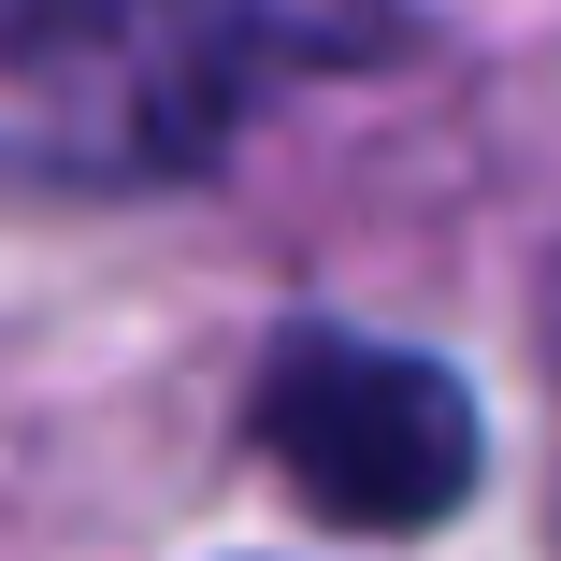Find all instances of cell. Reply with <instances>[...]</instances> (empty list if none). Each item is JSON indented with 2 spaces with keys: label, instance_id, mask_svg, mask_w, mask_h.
Returning <instances> with one entry per match:
<instances>
[{
  "label": "cell",
  "instance_id": "6da1fadb",
  "mask_svg": "<svg viewBox=\"0 0 561 561\" xmlns=\"http://www.w3.org/2000/svg\"><path fill=\"white\" fill-rule=\"evenodd\" d=\"M389 44V0H15L0 15V173L159 187L231 145L245 101Z\"/></svg>",
  "mask_w": 561,
  "mask_h": 561
},
{
  "label": "cell",
  "instance_id": "7a4b0ae2",
  "mask_svg": "<svg viewBox=\"0 0 561 561\" xmlns=\"http://www.w3.org/2000/svg\"><path fill=\"white\" fill-rule=\"evenodd\" d=\"M245 417H260V461L346 533H432L490 461L476 389L417 346H360V331H288Z\"/></svg>",
  "mask_w": 561,
  "mask_h": 561
}]
</instances>
